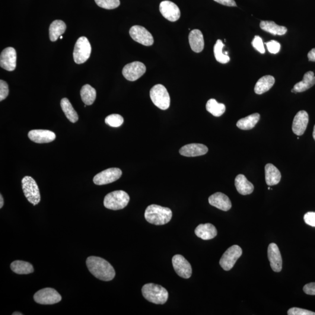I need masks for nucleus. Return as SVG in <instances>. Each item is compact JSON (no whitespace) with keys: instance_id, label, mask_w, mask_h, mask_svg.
Listing matches in <instances>:
<instances>
[{"instance_id":"nucleus-34","label":"nucleus","mask_w":315,"mask_h":315,"mask_svg":"<svg viewBox=\"0 0 315 315\" xmlns=\"http://www.w3.org/2000/svg\"><path fill=\"white\" fill-rule=\"evenodd\" d=\"M225 44L220 39H218L214 47V53L216 60L219 63L226 64L230 62V58L222 52Z\"/></svg>"},{"instance_id":"nucleus-36","label":"nucleus","mask_w":315,"mask_h":315,"mask_svg":"<svg viewBox=\"0 0 315 315\" xmlns=\"http://www.w3.org/2000/svg\"><path fill=\"white\" fill-rule=\"evenodd\" d=\"M96 4L101 8L106 9H113L119 7L120 0H95Z\"/></svg>"},{"instance_id":"nucleus-25","label":"nucleus","mask_w":315,"mask_h":315,"mask_svg":"<svg viewBox=\"0 0 315 315\" xmlns=\"http://www.w3.org/2000/svg\"><path fill=\"white\" fill-rule=\"evenodd\" d=\"M281 175L275 165L267 164L265 166V179L268 186L278 184L281 180Z\"/></svg>"},{"instance_id":"nucleus-5","label":"nucleus","mask_w":315,"mask_h":315,"mask_svg":"<svg viewBox=\"0 0 315 315\" xmlns=\"http://www.w3.org/2000/svg\"><path fill=\"white\" fill-rule=\"evenodd\" d=\"M149 95H150L152 103L160 109L167 110L170 107L171 103L170 94L164 85H155L151 88Z\"/></svg>"},{"instance_id":"nucleus-23","label":"nucleus","mask_w":315,"mask_h":315,"mask_svg":"<svg viewBox=\"0 0 315 315\" xmlns=\"http://www.w3.org/2000/svg\"><path fill=\"white\" fill-rule=\"evenodd\" d=\"M195 234L203 240H210L217 236V231L211 224H200L196 228Z\"/></svg>"},{"instance_id":"nucleus-14","label":"nucleus","mask_w":315,"mask_h":315,"mask_svg":"<svg viewBox=\"0 0 315 315\" xmlns=\"http://www.w3.org/2000/svg\"><path fill=\"white\" fill-rule=\"evenodd\" d=\"M1 68L12 71L17 66V52L13 47H7L2 51L0 56Z\"/></svg>"},{"instance_id":"nucleus-32","label":"nucleus","mask_w":315,"mask_h":315,"mask_svg":"<svg viewBox=\"0 0 315 315\" xmlns=\"http://www.w3.org/2000/svg\"><path fill=\"white\" fill-rule=\"evenodd\" d=\"M81 100L86 105H91L94 104L97 98V91L90 85L86 84L81 90Z\"/></svg>"},{"instance_id":"nucleus-27","label":"nucleus","mask_w":315,"mask_h":315,"mask_svg":"<svg viewBox=\"0 0 315 315\" xmlns=\"http://www.w3.org/2000/svg\"><path fill=\"white\" fill-rule=\"evenodd\" d=\"M260 27L263 31L274 35H283L287 33V28L280 26V25H277L273 21H261Z\"/></svg>"},{"instance_id":"nucleus-39","label":"nucleus","mask_w":315,"mask_h":315,"mask_svg":"<svg viewBox=\"0 0 315 315\" xmlns=\"http://www.w3.org/2000/svg\"><path fill=\"white\" fill-rule=\"evenodd\" d=\"M9 94L8 85L4 81H0V101L4 100Z\"/></svg>"},{"instance_id":"nucleus-4","label":"nucleus","mask_w":315,"mask_h":315,"mask_svg":"<svg viewBox=\"0 0 315 315\" xmlns=\"http://www.w3.org/2000/svg\"><path fill=\"white\" fill-rule=\"evenodd\" d=\"M129 201V195L125 191L116 190L105 197L104 204L107 209L119 210L125 208Z\"/></svg>"},{"instance_id":"nucleus-31","label":"nucleus","mask_w":315,"mask_h":315,"mask_svg":"<svg viewBox=\"0 0 315 315\" xmlns=\"http://www.w3.org/2000/svg\"><path fill=\"white\" fill-rule=\"evenodd\" d=\"M60 105H61L62 109L67 118L72 123L77 122L78 120V114L76 112L68 99L66 98L62 99Z\"/></svg>"},{"instance_id":"nucleus-43","label":"nucleus","mask_w":315,"mask_h":315,"mask_svg":"<svg viewBox=\"0 0 315 315\" xmlns=\"http://www.w3.org/2000/svg\"><path fill=\"white\" fill-rule=\"evenodd\" d=\"M215 2L228 7H237L236 2L234 0H214Z\"/></svg>"},{"instance_id":"nucleus-13","label":"nucleus","mask_w":315,"mask_h":315,"mask_svg":"<svg viewBox=\"0 0 315 315\" xmlns=\"http://www.w3.org/2000/svg\"><path fill=\"white\" fill-rule=\"evenodd\" d=\"M173 265L175 272L180 278L187 279L192 276V266L188 261L180 254H176L173 257Z\"/></svg>"},{"instance_id":"nucleus-44","label":"nucleus","mask_w":315,"mask_h":315,"mask_svg":"<svg viewBox=\"0 0 315 315\" xmlns=\"http://www.w3.org/2000/svg\"><path fill=\"white\" fill-rule=\"evenodd\" d=\"M309 60L311 62H315V48L312 49L308 54Z\"/></svg>"},{"instance_id":"nucleus-48","label":"nucleus","mask_w":315,"mask_h":315,"mask_svg":"<svg viewBox=\"0 0 315 315\" xmlns=\"http://www.w3.org/2000/svg\"><path fill=\"white\" fill-rule=\"evenodd\" d=\"M63 36H62H62H60V39H63Z\"/></svg>"},{"instance_id":"nucleus-21","label":"nucleus","mask_w":315,"mask_h":315,"mask_svg":"<svg viewBox=\"0 0 315 315\" xmlns=\"http://www.w3.org/2000/svg\"><path fill=\"white\" fill-rule=\"evenodd\" d=\"M189 41L191 49L193 52L200 53L205 47V40L201 31L194 30L190 32L189 35Z\"/></svg>"},{"instance_id":"nucleus-19","label":"nucleus","mask_w":315,"mask_h":315,"mask_svg":"<svg viewBox=\"0 0 315 315\" xmlns=\"http://www.w3.org/2000/svg\"><path fill=\"white\" fill-rule=\"evenodd\" d=\"M210 205L215 207L222 211H227L232 208V203L229 197L225 194L218 192L209 197Z\"/></svg>"},{"instance_id":"nucleus-33","label":"nucleus","mask_w":315,"mask_h":315,"mask_svg":"<svg viewBox=\"0 0 315 315\" xmlns=\"http://www.w3.org/2000/svg\"><path fill=\"white\" fill-rule=\"evenodd\" d=\"M206 109L213 116L219 117L225 113L226 107L224 104L218 103L214 99H210L207 103Z\"/></svg>"},{"instance_id":"nucleus-12","label":"nucleus","mask_w":315,"mask_h":315,"mask_svg":"<svg viewBox=\"0 0 315 315\" xmlns=\"http://www.w3.org/2000/svg\"><path fill=\"white\" fill-rule=\"evenodd\" d=\"M146 67L141 62H135L124 67L122 73L127 80L135 81L145 74Z\"/></svg>"},{"instance_id":"nucleus-17","label":"nucleus","mask_w":315,"mask_h":315,"mask_svg":"<svg viewBox=\"0 0 315 315\" xmlns=\"http://www.w3.org/2000/svg\"><path fill=\"white\" fill-rule=\"evenodd\" d=\"M268 258L270 266L274 272H280L282 270V260L280 250L275 243L270 244L268 247Z\"/></svg>"},{"instance_id":"nucleus-29","label":"nucleus","mask_w":315,"mask_h":315,"mask_svg":"<svg viewBox=\"0 0 315 315\" xmlns=\"http://www.w3.org/2000/svg\"><path fill=\"white\" fill-rule=\"evenodd\" d=\"M260 118L259 113H256L248 116L245 118L241 119L238 121L237 126L239 129L244 130H249L252 129L258 123Z\"/></svg>"},{"instance_id":"nucleus-38","label":"nucleus","mask_w":315,"mask_h":315,"mask_svg":"<svg viewBox=\"0 0 315 315\" xmlns=\"http://www.w3.org/2000/svg\"><path fill=\"white\" fill-rule=\"evenodd\" d=\"M288 315H315V313L298 308H292L288 311Z\"/></svg>"},{"instance_id":"nucleus-30","label":"nucleus","mask_w":315,"mask_h":315,"mask_svg":"<svg viewBox=\"0 0 315 315\" xmlns=\"http://www.w3.org/2000/svg\"><path fill=\"white\" fill-rule=\"evenodd\" d=\"M12 271L18 275H29L34 272L33 265L22 260H15L11 264Z\"/></svg>"},{"instance_id":"nucleus-1","label":"nucleus","mask_w":315,"mask_h":315,"mask_svg":"<svg viewBox=\"0 0 315 315\" xmlns=\"http://www.w3.org/2000/svg\"><path fill=\"white\" fill-rule=\"evenodd\" d=\"M86 264L92 275L102 281H109L115 277V270L113 266L107 261L101 257H88Z\"/></svg>"},{"instance_id":"nucleus-28","label":"nucleus","mask_w":315,"mask_h":315,"mask_svg":"<svg viewBox=\"0 0 315 315\" xmlns=\"http://www.w3.org/2000/svg\"><path fill=\"white\" fill-rule=\"evenodd\" d=\"M66 25L63 21H54L51 24L49 28L50 39L52 42H55L60 38V36L65 33Z\"/></svg>"},{"instance_id":"nucleus-49","label":"nucleus","mask_w":315,"mask_h":315,"mask_svg":"<svg viewBox=\"0 0 315 315\" xmlns=\"http://www.w3.org/2000/svg\"><path fill=\"white\" fill-rule=\"evenodd\" d=\"M268 189H269V190H270V187H268Z\"/></svg>"},{"instance_id":"nucleus-15","label":"nucleus","mask_w":315,"mask_h":315,"mask_svg":"<svg viewBox=\"0 0 315 315\" xmlns=\"http://www.w3.org/2000/svg\"><path fill=\"white\" fill-rule=\"evenodd\" d=\"M160 11L165 18L171 22H175L180 17V11L177 5L170 1H164L160 5Z\"/></svg>"},{"instance_id":"nucleus-2","label":"nucleus","mask_w":315,"mask_h":315,"mask_svg":"<svg viewBox=\"0 0 315 315\" xmlns=\"http://www.w3.org/2000/svg\"><path fill=\"white\" fill-rule=\"evenodd\" d=\"M144 217L149 223L162 225L168 223L171 220L173 212L170 209L151 205L146 209Z\"/></svg>"},{"instance_id":"nucleus-47","label":"nucleus","mask_w":315,"mask_h":315,"mask_svg":"<svg viewBox=\"0 0 315 315\" xmlns=\"http://www.w3.org/2000/svg\"><path fill=\"white\" fill-rule=\"evenodd\" d=\"M313 138H314V140H315V125L314 128Z\"/></svg>"},{"instance_id":"nucleus-18","label":"nucleus","mask_w":315,"mask_h":315,"mask_svg":"<svg viewBox=\"0 0 315 315\" xmlns=\"http://www.w3.org/2000/svg\"><path fill=\"white\" fill-rule=\"evenodd\" d=\"M309 115L306 111L301 110L296 114L292 123V132L297 136L303 135L307 128Z\"/></svg>"},{"instance_id":"nucleus-11","label":"nucleus","mask_w":315,"mask_h":315,"mask_svg":"<svg viewBox=\"0 0 315 315\" xmlns=\"http://www.w3.org/2000/svg\"><path fill=\"white\" fill-rule=\"evenodd\" d=\"M129 33L132 39L142 45L149 46L154 44V38L144 27L135 25L130 28Z\"/></svg>"},{"instance_id":"nucleus-42","label":"nucleus","mask_w":315,"mask_h":315,"mask_svg":"<svg viewBox=\"0 0 315 315\" xmlns=\"http://www.w3.org/2000/svg\"><path fill=\"white\" fill-rule=\"evenodd\" d=\"M303 289L305 294L315 295V282L309 283L305 285Z\"/></svg>"},{"instance_id":"nucleus-7","label":"nucleus","mask_w":315,"mask_h":315,"mask_svg":"<svg viewBox=\"0 0 315 315\" xmlns=\"http://www.w3.org/2000/svg\"><path fill=\"white\" fill-rule=\"evenodd\" d=\"M91 46L87 37L79 38L74 46L73 57L75 63L80 65L87 62L91 54Z\"/></svg>"},{"instance_id":"nucleus-9","label":"nucleus","mask_w":315,"mask_h":315,"mask_svg":"<svg viewBox=\"0 0 315 315\" xmlns=\"http://www.w3.org/2000/svg\"><path fill=\"white\" fill-rule=\"evenodd\" d=\"M243 254V250L238 245L229 247L219 260V265L225 271H229L236 263L237 261Z\"/></svg>"},{"instance_id":"nucleus-10","label":"nucleus","mask_w":315,"mask_h":315,"mask_svg":"<svg viewBox=\"0 0 315 315\" xmlns=\"http://www.w3.org/2000/svg\"><path fill=\"white\" fill-rule=\"evenodd\" d=\"M122 175V171L119 168H109L95 175L93 182L97 185H105L115 182Z\"/></svg>"},{"instance_id":"nucleus-16","label":"nucleus","mask_w":315,"mask_h":315,"mask_svg":"<svg viewBox=\"0 0 315 315\" xmlns=\"http://www.w3.org/2000/svg\"><path fill=\"white\" fill-rule=\"evenodd\" d=\"M28 138L31 141L44 144L54 141L56 136L55 133L47 130H33L28 133Z\"/></svg>"},{"instance_id":"nucleus-24","label":"nucleus","mask_w":315,"mask_h":315,"mask_svg":"<svg viewBox=\"0 0 315 315\" xmlns=\"http://www.w3.org/2000/svg\"><path fill=\"white\" fill-rule=\"evenodd\" d=\"M235 185L238 192L242 195H250L253 192V184L244 175H238L235 178Z\"/></svg>"},{"instance_id":"nucleus-40","label":"nucleus","mask_w":315,"mask_h":315,"mask_svg":"<svg viewBox=\"0 0 315 315\" xmlns=\"http://www.w3.org/2000/svg\"><path fill=\"white\" fill-rule=\"evenodd\" d=\"M267 49H268L269 52L272 54H277L280 52V47H281V45L280 44L277 42L276 40H271L270 42L266 43Z\"/></svg>"},{"instance_id":"nucleus-37","label":"nucleus","mask_w":315,"mask_h":315,"mask_svg":"<svg viewBox=\"0 0 315 315\" xmlns=\"http://www.w3.org/2000/svg\"><path fill=\"white\" fill-rule=\"evenodd\" d=\"M252 44L254 49L260 53H265V47L262 38L259 36H255L252 41Z\"/></svg>"},{"instance_id":"nucleus-26","label":"nucleus","mask_w":315,"mask_h":315,"mask_svg":"<svg viewBox=\"0 0 315 315\" xmlns=\"http://www.w3.org/2000/svg\"><path fill=\"white\" fill-rule=\"evenodd\" d=\"M275 83V78L272 75H265L260 78L254 87V92L261 95L269 91Z\"/></svg>"},{"instance_id":"nucleus-35","label":"nucleus","mask_w":315,"mask_h":315,"mask_svg":"<svg viewBox=\"0 0 315 315\" xmlns=\"http://www.w3.org/2000/svg\"><path fill=\"white\" fill-rule=\"evenodd\" d=\"M105 123L113 127H118L123 125L124 119L120 114H112L106 117Z\"/></svg>"},{"instance_id":"nucleus-6","label":"nucleus","mask_w":315,"mask_h":315,"mask_svg":"<svg viewBox=\"0 0 315 315\" xmlns=\"http://www.w3.org/2000/svg\"><path fill=\"white\" fill-rule=\"evenodd\" d=\"M22 190L28 202L36 206L40 202V194L37 184L33 177L25 176L22 180Z\"/></svg>"},{"instance_id":"nucleus-41","label":"nucleus","mask_w":315,"mask_h":315,"mask_svg":"<svg viewBox=\"0 0 315 315\" xmlns=\"http://www.w3.org/2000/svg\"><path fill=\"white\" fill-rule=\"evenodd\" d=\"M304 221L307 224L315 227V212H308L304 215Z\"/></svg>"},{"instance_id":"nucleus-3","label":"nucleus","mask_w":315,"mask_h":315,"mask_svg":"<svg viewBox=\"0 0 315 315\" xmlns=\"http://www.w3.org/2000/svg\"><path fill=\"white\" fill-rule=\"evenodd\" d=\"M143 297L155 304L163 305L168 301L169 294L166 289L160 285L149 283L142 288Z\"/></svg>"},{"instance_id":"nucleus-46","label":"nucleus","mask_w":315,"mask_h":315,"mask_svg":"<svg viewBox=\"0 0 315 315\" xmlns=\"http://www.w3.org/2000/svg\"><path fill=\"white\" fill-rule=\"evenodd\" d=\"M12 315H22L23 314H22L21 313H18V312H15V313L12 314Z\"/></svg>"},{"instance_id":"nucleus-20","label":"nucleus","mask_w":315,"mask_h":315,"mask_svg":"<svg viewBox=\"0 0 315 315\" xmlns=\"http://www.w3.org/2000/svg\"><path fill=\"white\" fill-rule=\"evenodd\" d=\"M209 149L207 146L202 144H189L183 146L180 149V155L187 157H195L207 154Z\"/></svg>"},{"instance_id":"nucleus-8","label":"nucleus","mask_w":315,"mask_h":315,"mask_svg":"<svg viewBox=\"0 0 315 315\" xmlns=\"http://www.w3.org/2000/svg\"><path fill=\"white\" fill-rule=\"evenodd\" d=\"M34 301L41 305H53L62 301V296L56 289L46 288L40 289L35 294Z\"/></svg>"},{"instance_id":"nucleus-45","label":"nucleus","mask_w":315,"mask_h":315,"mask_svg":"<svg viewBox=\"0 0 315 315\" xmlns=\"http://www.w3.org/2000/svg\"><path fill=\"white\" fill-rule=\"evenodd\" d=\"M3 206H4V199L2 195H0V209H2Z\"/></svg>"},{"instance_id":"nucleus-22","label":"nucleus","mask_w":315,"mask_h":315,"mask_svg":"<svg viewBox=\"0 0 315 315\" xmlns=\"http://www.w3.org/2000/svg\"><path fill=\"white\" fill-rule=\"evenodd\" d=\"M315 84V76L313 71H308L304 75L303 80L298 82L294 85L291 92L297 94L298 92H302L309 90Z\"/></svg>"}]
</instances>
